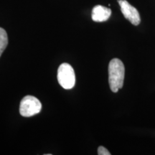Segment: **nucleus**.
<instances>
[{"mask_svg":"<svg viewBox=\"0 0 155 155\" xmlns=\"http://www.w3.org/2000/svg\"><path fill=\"white\" fill-rule=\"evenodd\" d=\"M111 15V10L110 8L101 5H96L93 8L91 18L94 22H102L107 21Z\"/></svg>","mask_w":155,"mask_h":155,"instance_id":"nucleus-5","label":"nucleus"},{"mask_svg":"<svg viewBox=\"0 0 155 155\" xmlns=\"http://www.w3.org/2000/svg\"><path fill=\"white\" fill-rule=\"evenodd\" d=\"M58 81L65 89H71L75 86V75L73 67L68 63H63L58 70Z\"/></svg>","mask_w":155,"mask_h":155,"instance_id":"nucleus-2","label":"nucleus"},{"mask_svg":"<svg viewBox=\"0 0 155 155\" xmlns=\"http://www.w3.org/2000/svg\"><path fill=\"white\" fill-rule=\"evenodd\" d=\"M98 155H110L111 153L108 152L107 149L103 146H100L98 148Z\"/></svg>","mask_w":155,"mask_h":155,"instance_id":"nucleus-7","label":"nucleus"},{"mask_svg":"<svg viewBox=\"0 0 155 155\" xmlns=\"http://www.w3.org/2000/svg\"><path fill=\"white\" fill-rule=\"evenodd\" d=\"M8 45V37L6 31L0 28V57Z\"/></svg>","mask_w":155,"mask_h":155,"instance_id":"nucleus-6","label":"nucleus"},{"mask_svg":"<svg viewBox=\"0 0 155 155\" xmlns=\"http://www.w3.org/2000/svg\"><path fill=\"white\" fill-rule=\"evenodd\" d=\"M41 108V103L36 97L26 96L20 102L19 114L24 117H30L40 113Z\"/></svg>","mask_w":155,"mask_h":155,"instance_id":"nucleus-3","label":"nucleus"},{"mask_svg":"<svg viewBox=\"0 0 155 155\" xmlns=\"http://www.w3.org/2000/svg\"><path fill=\"white\" fill-rule=\"evenodd\" d=\"M125 68L121 60L114 58L108 65V83L111 91L116 93L124 86Z\"/></svg>","mask_w":155,"mask_h":155,"instance_id":"nucleus-1","label":"nucleus"},{"mask_svg":"<svg viewBox=\"0 0 155 155\" xmlns=\"http://www.w3.org/2000/svg\"><path fill=\"white\" fill-rule=\"evenodd\" d=\"M121 7V11L124 17L130 22L131 24L137 26L140 24L141 17L138 10L131 5L127 0H118Z\"/></svg>","mask_w":155,"mask_h":155,"instance_id":"nucleus-4","label":"nucleus"}]
</instances>
